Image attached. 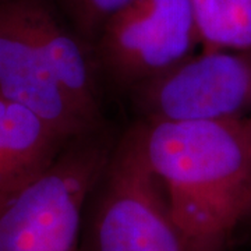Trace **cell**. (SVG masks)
<instances>
[{"label": "cell", "instance_id": "cell-1", "mask_svg": "<svg viewBox=\"0 0 251 251\" xmlns=\"http://www.w3.org/2000/svg\"><path fill=\"white\" fill-rule=\"evenodd\" d=\"M141 126L145 158L173 218L202 251H224L251 216V117Z\"/></svg>", "mask_w": 251, "mask_h": 251}, {"label": "cell", "instance_id": "cell-2", "mask_svg": "<svg viewBox=\"0 0 251 251\" xmlns=\"http://www.w3.org/2000/svg\"><path fill=\"white\" fill-rule=\"evenodd\" d=\"M0 95L67 140L99 130L88 56L49 0H0Z\"/></svg>", "mask_w": 251, "mask_h": 251}, {"label": "cell", "instance_id": "cell-3", "mask_svg": "<svg viewBox=\"0 0 251 251\" xmlns=\"http://www.w3.org/2000/svg\"><path fill=\"white\" fill-rule=\"evenodd\" d=\"M80 251H202L173 218L145 158L141 123L115 143L91 190Z\"/></svg>", "mask_w": 251, "mask_h": 251}, {"label": "cell", "instance_id": "cell-4", "mask_svg": "<svg viewBox=\"0 0 251 251\" xmlns=\"http://www.w3.org/2000/svg\"><path fill=\"white\" fill-rule=\"evenodd\" d=\"M99 130L72 138L42 175L0 204V251H80L87 200L115 145Z\"/></svg>", "mask_w": 251, "mask_h": 251}, {"label": "cell", "instance_id": "cell-5", "mask_svg": "<svg viewBox=\"0 0 251 251\" xmlns=\"http://www.w3.org/2000/svg\"><path fill=\"white\" fill-rule=\"evenodd\" d=\"M94 56L120 87L141 88L201 45L191 0H131L102 24Z\"/></svg>", "mask_w": 251, "mask_h": 251}, {"label": "cell", "instance_id": "cell-6", "mask_svg": "<svg viewBox=\"0 0 251 251\" xmlns=\"http://www.w3.org/2000/svg\"><path fill=\"white\" fill-rule=\"evenodd\" d=\"M137 91L148 120L251 117V50L191 56Z\"/></svg>", "mask_w": 251, "mask_h": 251}, {"label": "cell", "instance_id": "cell-7", "mask_svg": "<svg viewBox=\"0 0 251 251\" xmlns=\"http://www.w3.org/2000/svg\"><path fill=\"white\" fill-rule=\"evenodd\" d=\"M70 140L31 109L0 95V204L42 175Z\"/></svg>", "mask_w": 251, "mask_h": 251}, {"label": "cell", "instance_id": "cell-8", "mask_svg": "<svg viewBox=\"0 0 251 251\" xmlns=\"http://www.w3.org/2000/svg\"><path fill=\"white\" fill-rule=\"evenodd\" d=\"M202 52L251 50V0H191Z\"/></svg>", "mask_w": 251, "mask_h": 251}, {"label": "cell", "instance_id": "cell-9", "mask_svg": "<svg viewBox=\"0 0 251 251\" xmlns=\"http://www.w3.org/2000/svg\"><path fill=\"white\" fill-rule=\"evenodd\" d=\"M73 24L91 42L102 24L131 0H60Z\"/></svg>", "mask_w": 251, "mask_h": 251}]
</instances>
